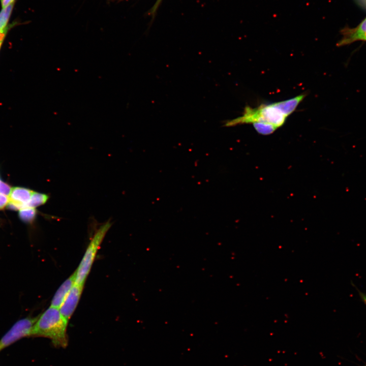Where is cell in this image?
Returning <instances> with one entry per match:
<instances>
[{"label":"cell","instance_id":"18","mask_svg":"<svg viewBox=\"0 0 366 366\" xmlns=\"http://www.w3.org/2000/svg\"><path fill=\"white\" fill-rule=\"evenodd\" d=\"M160 1H161V0H158V4H159V3H160Z\"/></svg>","mask_w":366,"mask_h":366},{"label":"cell","instance_id":"13","mask_svg":"<svg viewBox=\"0 0 366 366\" xmlns=\"http://www.w3.org/2000/svg\"><path fill=\"white\" fill-rule=\"evenodd\" d=\"M253 125L256 131L262 135L271 134L278 129L272 125L263 123H255Z\"/></svg>","mask_w":366,"mask_h":366},{"label":"cell","instance_id":"16","mask_svg":"<svg viewBox=\"0 0 366 366\" xmlns=\"http://www.w3.org/2000/svg\"><path fill=\"white\" fill-rule=\"evenodd\" d=\"M9 198L5 194L0 193V210L3 209L8 203Z\"/></svg>","mask_w":366,"mask_h":366},{"label":"cell","instance_id":"5","mask_svg":"<svg viewBox=\"0 0 366 366\" xmlns=\"http://www.w3.org/2000/svg\"><path fill=\"white\" fill-rule=\"evenodd\" d=\"M341 38L338 47L350 45L357 41H366V17L354 27L345 26L340 32Z\"/></svg>","mask_w":366,"mask_h":366},{"label":"cell","instance_id":"14","mask_svg":"<svg viewBox=\"0 0 366 366\" xmlns=\"http://www.w3.org/2000/svg\"><path fill=\"white\" fill-rule=\"evenodd\" d=\"M11 189L8 184L0 180V193L9 195Z\"/></svg>","mask_w":366,"mask_h":366},{"label":"cell","instance_id":"17","mask_svg":"<svg viewBox=\"0 0 366 366\" xmlns=\"http://www.w3.org/2000/svg\"><path fill=\"white\" fill-rule=\"evenodd\" d=\"M15 0H1V4L3 8L14 3Z\"/></svg>","mask_w":366,"mask_h":366},{"label":"cell","instance_id":"10","mask_svg":"<svg viewBox=\"0 0 366 366\" xmlns=\"http://www.w3.org/2000/svg\"><path fill=\"white\" fill-rule=\"evenodd\" d=\"M49 196L45 194L34 192L26 207L36 208L45 204Z\"/></svg>","mask_w":366,"mask_h":366},{"label":"cell","instance_id":"7","mask_svg":"<svg viewBox=\"0 0 366 366\" xmlns=\"http://www.w3.org/2000/svg\"><path fill=\"white\" fill-rule=\"evenodd\" d=\"M75 271L66 280L57 290L51 302L50 306L59 309L75 283Z\"/></svg>","mask_w":366,"mask_h":366},{"label":"cell","instance_id":"2","mask_svg":"<svg viewBox=\"0 0 366 366\" xmlns=\"http://www.w3.org/2000/svg\"><path fill=\"white\" fill-rule=\"evenodd\" d=\"M286 118L273 103L262 104L256 108L246 106L241 116L225 121L223 126L229 127L243 124L263 123L278 128L284 124Z\"/></svg>","mask_w":366,"mask_h":366},{"label":"cell","instance_id":"8","mask_svg":"<svg viewBox=\"0 0 366 366\" xmlns=\"http://www.w3.org/2000/svg\"><path fill=\"white\" fill-rule=\"evenodd\" d=\"M34 192L22 187L12 188L9 194V201L17 204L21 208L25 207Z\"/></svg>","mask_w":366,"mask_h":366},{"label":"cell","instance_id":"11","mask_svg":"<svg viewBox=\"0 0 366 366\" xmlns=\"http://www.w3.org/2000/svg\"><path fill=\"white\" fill-rule=\"evenodd\" d=\"M36 208L25 207L21 208L19 211V217L23 222L32 224L37 216Z\"/></svg>","mask_w":366,"mask_h":366},{"label":"cell","instance_id":"1","mask_svg":"<svg viewBox=\"0 0 366 366\" xmlns=\"http://www.w3.org/2000/svg\"><path fill=\"white\" fill-rule=\"evenodd\" d=\"M68 323L59 309L50 306L38 316L32 336L49 338L54 346L65 348L68 345Z\"/></svg>","mask_w":366,"mask_h":366},{"label":"cell","instance_id":"19","mask_svg":"<svg viewBox=\"0 0 366 366\" xmlns=\"http://www.w3.org/2000/svg\"><path fill=\"white\" fill-rule=\"evenodd\" d=\"M365 366H366V365Z\"/></svg>","mask_w":366,"mask_h":366},{"label":"cell","instance_id":"4","mask_svg":"<svg viewBox=\"0 0 366 366\" xmlns=\"http://www.w3.org/2000/svg\"><path fill=\"white\" fill-rule=\"evenodd\" d=\"M38 316H28L16 322L0 340V351L22 338L32 336Z\"/></svg>","mask_w":366,"mask_h":366},{"label":"cell","instance_id":"3","mask_svg":"<svg viewBox=\"0 0 366 366\" xmlns=\"http://www.w3.org/2000/svg\"><path fill=\"white\" fill-rule=\"evenodd\" d=\"M111 224L110 222L108 221L102 225L94 233L85 250L84 255L75 271V284L84 285L97 255L98 250Z\"/></svg>","mask_w":366,"mask_h":366},{"label":"cell","instance_id":"6","mask_svg":"<svg viewBox=\"0 0 366 366\" xmlns=\"http://www.w3.org/2000/svg\"><path fill=\"white\" fill-rule=\"evenodd\" d=\"M83 286L75 283L59 308L61 314L68 322L77 306Z\"/></svg>","mask_w":366,"mask_h":366},{"label":"cell","instance_id":"9","mask_svg":"<svg viewBox=\"0 0 366 366\" xmlns=\"http://www.w3.org/2000/svg\"><path fill=\"white\" fill-rule=\"evenodd\" d=\"M305 97L306 94H302L290 99L276 102L274 104L283 114L287 117L296 109Z\"/></svg>","mask_w":366,"mask_h":366},{"label":"cell","instance_id":"15","mask_svg":"<svg viewBox=\"0 0 366 366\" xmlns=\"http://www.w3.org/2000/svg\"><path fill=\"white\" fill-rule=\"evenodd\" d=\"M13 25V24H10L6 28L0 29V49L8 30Z\"/></svg>","mask_w":366,"mask_h":366},{"label":"cell","instance_id":"12","mask_svg":"<svg viewBox=\"0 0 366 366\" xmlns=\"http://www.w3.org/2000/svg\"><path fill=\"white\" fill-rule=\"evenodd\" d=\"M14 3L8 6L2 8L0 12V29L7 27L9 20L10 18Z\"/></svg>","mask_w":366,"mask_h":366}]
</instances>
